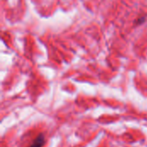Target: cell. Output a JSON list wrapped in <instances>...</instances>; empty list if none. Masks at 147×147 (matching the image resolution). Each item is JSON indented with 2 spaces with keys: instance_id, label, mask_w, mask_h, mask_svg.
<instances>
[{
  "instance_id": "6da1fadb",
  "label": "cell",
  "mask_w": 147,
  "mask_h": 147,
  "mask_svg": "<svg viewBox=\"0 0 147 147\" xmlns=\"http://www.w3.org/2000/svg\"><path fill=\"white\" fill-rule=\"evenodd\" d=\"M45 143V136L43 134H40L35 140L34 141V143L29 147H42Z\"/></svg>"
}]
</instances>
